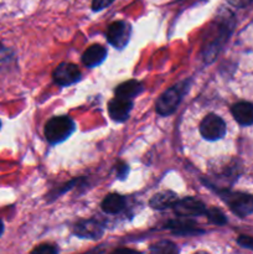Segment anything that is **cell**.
Wrapping results in <instances>:
<instances>
[{"label":"cell","instance_id":"obj_14","mask_svg":"<svg viewBox=\"0 0 253 254\" xmlns=\"http://www.w3.org/2000/svg\"><path fill=\"white\" fill-rule=\"evenodd\" d=\"M178 201V195L173 191H161L150 198V206L155 210H165L173 207L174 203Z\"/></svg>","mask_w":253,"mask_h":254},{"label":"cell","instance_id":"obj_10","mask_svg":"<svg viewBox=\"0 0 253 254\" xmlns=\"http://www.w3.org/2000/svg\"><path fill=\"white\" fill-rule=\"evenodd\" d=\"M233 118L238 124L243 127L253 124V104L250 102H238L231 108Z\"/></svg>","mask_w":253,"mask_h":254},{"label":"cell","instance_id":"obj_4","mask_svg":"<svg viewBox=\"0 0 253 254\" xmlns=\"http://www.w3.org/2000/svg\"><path fill=\"white\" fill-rule=\"evenodd\" d=\"M226 130L227 128H226L225 121L216 114L206 116L200 124V133L206 140H220L225 136Z\"/></svg>","mask_w":253,"mask_h":254},{"label":"cell","instance_id":"obj_24","mask_svg":"<svg viewBox=\"0 0 253 254\" xmlns=\"http://www.w3.org/2000/svg\"><path fill=\"white\" fill-rule=\"evenodd\" d=\"M112 254H141V253L138 252V251L129 250V248H121V250L114 251Z\"/></svg>","mask_w":253,"mask_h":254},{"label":"cell","instance_id":"obj_25","mask_svg":"<svg viewBox=\"0 0 253 254\" xmlns=\"http://www.w3.org/2000/svg\"><path fill=\"white\" fill-rule=\"evenodd\" d=\"M101 253H102V251H101V250H92L91 252L84 253V254H101Z\"/></svg>","mask_w":253,"mask_h":254},{"label":"cell","instance_id":"obj_13","mask_svg":"<svg viewBox=\"0 0 253 254\" xmlns=\"http://www.w3.org/2000/svg\"><path fill=\"white\" fill-rule=\"evenodd\" d=\"M166 227L170 228L174 233L183 236L189 235H197V233H202V230H198L197 225L189 220H174L166 225Z\"/></svg>","mask_w":253,"mask_h":254},{"label":"cell","instance_id":"obj_7","mask_svg":"<svg viewBox=\"0 0 253 254\" xmlns=\"http://www.w3.org/2000/svg\"><path fill=\"white\" fill-rule=\"evenodd\" d=\"M174 211L180 217H193V216L205 215L206 206L200 200L193 197H186L178 200L173 206Z\"/></svg>","mask_w":253,"mask_h":254},{"label":"cell","instance_id":"obj_26","mask_svg":"<svg viewBox=\"0 0 253 254\" xmlns=\"http://www.w3.org/2000/svg\"><path fill=\"white\" fill-rule=\"evenodd\" d=\"M2 233H4V223H2V221L0 220V237H1Z\"/></svg>","mask_w":253,"mask_h":254},{"label":"cell","instance_id":"obj_6","mask_svg":"<svg viewBox=\"0 0 253 254\" xmlns=\"http://www.w3.org/2000/svg\"><path fill=\"white\" fill-rule=\"evenodd\" d=\"M54 81L61 87H68L81 79V71L78 67L69 62H62L55 68Z\"/></svg>","mask_w":253,"mask_h":254},{"label":"cell","instance_id":"obj_28","mask_svg":"<svg viewBox=\"0 0 253 254\" xmlns=\"http://www.w3.org/2000/svg\"><path fill=\"white\" fill-rule=\"evenodd\" d=\"M0 129H1V121H0Z\"/></svg>","mask_w":253,"mask_h":254},{"label":"cell","instance_id":"obj_18","mask_svg":"<svg viewBox=\"0 0 253 254\" xmlns=\"http://www.w3.org/2000/svg\"><path fill=\"white\" fill-rule=\"evenodd\" d=\"M12 60H14V55L12 51L0 42V72L6 69L7 67L11 64Z\"/></svg>","mask_w":253,"mask_h":254},{"label":"cell","instance_id":"obj_5","mask_svg":"<svg viewBox=\"0 0 253 254\" xmlns=\"http://www.w3.org/2000/svg\"><path fill=\"white\" fill-rule=\"evenodd\" d=\"M131 36V26L126 21H114L107 29V40L116 49L126 46Z\"/></svg>","mask_w":253,"mask_h":254},{"label":"cell","instance_id":"obj_23","mask_svg":"<svg viewBox=\"0 0 253 254\" xmlns=\"http://www.w3.org/2000/svg\"><path fill=\"white\" fill-rule=\"evenodd\" d=\"M227 1L230 2L231 5H233V6L245 7V6H247V5L252 4L253 0H227Z\"/></svg>","mask_w":253,"mask_h":254},{"label":"cell","instance_id":"obj_1","mask_svg":"<svg viewBox=\"0 0 253 254\" xmlns=\"http://www.w3.org/2000/svg\"><path fill=\"white\" fill-rule=\"evenodd\" d=\"M76 129L74 122L67 116L52 117L45 126V136L52 145L67 140Z\"/></svg>","mask_w":253,"mask_h":254},{"label":"cell","instance_id":"obj_3","mask_svg":"<svg viewBox=\"0 0 253 254\" xmlns=\"http://www.w3.org/2000/svg\"><path fill=\"white\" fill-rule=\"evenodd\" d=\"M185 93V88L180 84L170 87L164 93L160 94L155 103V109L160 116H170L178 109L180 104L183 94Z\"/></svg>","mask_w":253,"mask_h":254},{"label":"cell","instance_id":"obj_2","mask_svg":"<svg viewBox=\"0 0 253 254\" xmlns=\"http://www.w3.org/2000/svg\"><path fill=\"white\" fill-rule=\"evenodd\" d=\"M220 197L238 217H247L253 213V195L245 192H233L228 190L217 191Z\"/></svg>","mask_w":253,"mask_h":254},{"label":"cell","instance_id":"obj_15","mask_svg":"<svg viewBox=\"0 0 253 254\" xmlns=\"http://www.w3.org/2000/svg\"><path fill=\"white\" fill-rule=\"evenodd\" d=\"M102 210L109 215H114L118 213L126 207V198L119 193H111V195L106 196L104 200L102 201Z\"/></svg>","mask_w":253,"mask_h":254},{"label":"cell","instance_id":"obj_12","mask_svg":"<svg viewBox=\"0 0 253 254\" xmlns=\"http://www.w3.org/2000/svg\"><path fill=\"white\" fill-rule=\"evenodd\" d=\"M143 84L136 79H129V81L123 82L116 88V97L121 98L131 99L140 94L143 92Z\"/></svg>","mask_w":253,"mask_h":254},{"label":"cell","instance_id":"obj_9","mask_svg":"<svg viewBox=\"0 0 253 254\" xmlns=\"http://www.w3.org/2000/svg\"><path fill=\"white\" fill-rule=\"evenodd\" d=\"M131 108H133V101L131 99L116 97L108 104L109 117L116 122H124L128 119Z\"/></svg>","mask_w":253,"mask_h":254},{"label":"cell","instance_id":"obj_11","mask_svg":"<svg viewBox=\"0 0 253 254\" xmlns=\"http://www.w3.org/2000/svg\"><path fill=\"white\" fill-rule=\"evenodd\" d=\"M107 50L102 45H92L82 55V62L86 67H96L106 60Z\"/></svg>","mask_w":253,"mask_h":254},{"label":"cell","instance_id":"obj_20","mask_svg":"<svg viewBox=\"0 0 253 254\" xmlns=\"http://www.w3.org/2000/svg\"><path fill=\"white\" fill-rule=\"evenodd\" d=\"M114 0H92V10L93 11H101L106 9L109 5L113 4Z\"/></svg>","mask_w":253,"mask_h":254},{"label":"cell","instance_id":"obj_8","mask_svg":"<svg viewBox=\"0 0 253 254\" xmlns=\"http://www.w3.org/2000/svg\"><path fill=\"white\" fill-rule=\"evenodd\" d=\"M103 226L96 220H83L74 225L73 233L79 238L97 241L103 235Z\"/></svg>","mask_w":253,"mask_h":254},{"label":"cell","instance_id":"obj_16","mask_svg":"<svg viewBox=\"0 0 253 254\" xmlns=\"http://www.w3.org/2000/svg\"><path fill=\"white\" fill-rule=\"evenodd\" d=\"M149 254H179V250L170 241H160L151 246Z\"/></svg>","mask_w":253,"mask_h":254},{"label":"cell","instance_id":"obj_27","mask_svg":"<svg viewBox=\"0 0 253 254\" xmlns=\"http://www.w3.org/2000/svg\"><path fill=\"white\" fill-rule=\"evenodd\" d=\"M193 254H210V253L205 252V251H198V252H196V253H193Z\"/></svg>","mask_w":253,"mask_h":254},{"label":"cell","instance_id":"obj_21","mask_svg":"<svg viewBox=\"0 0 253 254\" xmlns=\"http://www.w3.org/2000/svg\"><path fill=\"white\" fill-rule=\"evenodd\" d=\"M237 243L243 248H247V250L253 251V237L251 236L242 235L237 238Z\"/></svg>","mask_w":253,"mask_h":254},{"label":"cell","instance_id":"obj_22","mask_svg":"<svg viewBox=\"0 0 253 254\" xmlns=\"http://www.w3.org/2000/svg\"><path fill=\"white\" fill-rule=\"evenodd\" d=\"M116 171H117V176H118V179L123 180V179H126V176L128 175L129 168H128V165H126V164L118 163L116 165Z\"/></svg>","mask_w":253,"mask_h":254},{"label":"cell","instance_id":"obj_19","mask_svg":"<svg viewBox=\"0 0 253 254\" xmlns=\"http://www.w3.org/2000/svg\"><path fill=\"white\" fill-rule=\"evenodd\" d=\"M30 254H59V248L51 243H42L35 247Z\"/></svg>","mask_w":253,"mask_h":254},{"label":"cell","instance_id":"obj_17","mask_svg":"<svg viewBox=\"0 0 253 254\" xmlns=\"http://www.w3.org/2000/svg\"><path fill=\"white\" fill-rule=\"evenodd\" d=\"M206 217L208 218V221L217 226H223L225 223H227V218L223 215V212L218 208H206L205 212Z\"/></svg>","mask_w":253,"mask_h":254}]
</instances>
